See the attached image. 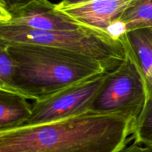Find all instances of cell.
<instances>
[{"instance_id": "4fadbf2b", "label": "cell", "mask_w": 152, "mask_h": 152, "mask_svg": "<svg viewBox=\"0 0 152 152\" xmlns=\"http://www.w3.org/2000/svg\"><path fill=\"white\" fill-rule=\"evenodd\" d=\"M43 0H0V22L35 2Z\"/></svg>"}, {"instance_id": "3957f363", "label": "cell", "mask_w": 152, "mask_h": 152, "mask_svg": "<svg viewBox=\"0 0 152 152\" xmlns=\"http://www.w3.org/2000/svg\"><path fill=\"white\" fill-rule=\"evenodd\" d=\"M0 41L36 43L71 51L98 61L107 72L113 71L126 58L121 39L86 26L73 31H42L0 25Z\"/></svg>"}, {"instance_id": "9c48e42d", "label": "cell", "mask_w": 152, "mask_h": 152, "mask_svg": "<svg viewBox=\"0 0 152 152\" xmlns=\"http://www.w3.org/2000/svg\"><path fill=\"white\" fill-rule=\"evenodd\" d=\"M28 98L13 91L0 89V132L22 126L32 115Z\"/></svg>"}, {"instance_id": "8992f818", "label": "cell", "mask_w": 152, "mask_h": 152, "mask_svg": "<svg viewBox=\"0 0 152 152\" xmlns=\"http://www.w3.org/2000/svg\"><path fill=\"white\" fill-rule=\"evenodd\" d=\"M0 25H20L42 31H73L84 27L48 0L28 6L0 22Z\"/></svg>"}, {"instance_id": "ba28073f", "label": "cell", "mask_w": 152, "mask_h": 152, "mask_svg": "<svg viewBox=\"0 0 152 152\" xmlns=\"http://www.w3.org/2000/svg\"><path fill=\"white\" fill-rule=\"evenodd\" d=\"M120 39L134 59L152 98V27L132 30Z\"/></svg>"}, {"instance_id": "5bb4252c", "label": "cell", "mask_w": 152, "mask_h": 152, "mask_svg": "<svg viewBox=\"0 0 152 152\" xmlns=\"http://www.w3.org/2000/svg\"><path fill=\"white\" fill-rule=\"evenodd\" d=\"M120 152H152V146H142L134 142L129 146H126Z\"/></svg>"}, {"instance_id": "52a82bcc", "label": "cell", "mask_w": 152, "mask_h": 152, "mask_svg": "<svg viewBox=\"0 0 152 152\" xmlns=\"http://www.w3.org/2000/svg\"><path fill=\"white\" fill-rule=\"evenodd\" d=\"M132 0H91L59 9L86 27L110 34Z\"/></svg>"}, {"instance_id": "9a60e30c", "label": "cell", "mask_w": 152, "mask_h": 152, "mask_svg": "<svg viewBox=\"0 0 152 152\" xmlns=\"http://www.w3.org/2000/svg\"><path fill=\"white\" fill-rule=\"evenodd\" d=\"M91 1V0H62L60 3L56 4L57 8L61 9L64 7H70V6L76 5V4H83V3L87 2V1Z\"/></svg>"}, {"instance_id": "7a4b0ae2", "label": "cell", "mask_w": 152, "mask_h": 152, "mask_svg": "<svg viewBox=\"0 0 152 152\" xmlns=\"http://www.w3.org/2000/svg\"><path fill=\"white\" fill-rule=\"evenodd\" d=\"M4 43L16 64L13 92L40 101L83 80L106 73L98 61L45 45Z\"/></svg>"}, {"instance_id": "7c38bea8", "label": "cell", "mask_w": 152, "mask_h": 152, "mask_svg": "<svg viewBox=\"0 0 152 152\" xmlns=\"http://www.w3.org/2000/svg\"><path fill=\"white\" fill-rule=\"evenodd\" d=\"M16 64L7 46L0 42V89L13 92Z\"/></svg>"}, {"instance_id": "8fae6325", "label": "cell", "mask_w": 152, "mask_h": 152, "mask_svg": "<svg viewBox=\"0 0 152 152\" xmlns=\"http://www.w3.org/2000/svg\"><path fill=\"white\" fill-rule=\"evenodd\" d=\"M134 142L152 146V98L148 97L142 113L134 123L132 134Z\"/></svg>"}, {"instance_id": "6da1fadb", "label": "cell", "mask_w": 152, "mask_h": 152, "mask_svg": "<svg viewBox=\"0 0 152 152\" xmlns=\"http://www.w3.org/2000/svg\"><path fill=\"white\" fill-rule=\"evenodd\" d=\"M134 121L120 113L89 111L57 122L0 132V152H120Z\"/></svg>"}, {"instance_id": "5b68a950", "label": "cell", "mask_w": 152, "mask_h": 152, "mask_svg": "<svg viewBox=\"0 0 152 152\" xmlns=\"http://www.w3.org/2000/svg\"><path fill=\"white\" fill-rule=\"evenodd\" d=\"M107 74L97 75L71 85L48 98L35 101L32 104V115L21 127L57 122L89 111L105 83Z\"/></svg>"}, {"instance_id": "30bf717a", "label": "cell", "mask_w": 152, "mask_h": 152, "mask_svg": "<svg viewBox=\"0 0 152 152\" xmlns=\"http://www.w3.org/2000/svg\"><path fill=\"white\" fill-rule=\"evenodd\" d=\"M148 27H152V0H132L110 34L120 38L128 31Z\"/></svg>"}, {"instance_id": "277c9868", "label": "cell", "mask_w": 152, "mask_h": 152, "mask_svg": "<svg viewBox=\"0 0 152 152\" xmlns=\"http://www.w3.org/2000/svg\"><path fill=\"white\" fill-rule=\"evenodd\" d=\"M148 98L145 80L134 59L126 49V59L113 71L108 72L90 110L126 115L135 122Z\"/></svg>"}]
</instances>
